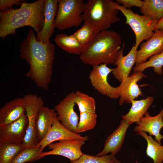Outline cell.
<instances>
[{
	"mask_svg": "<svg viewBox=\"0 0 163 163\" xmlns=\"http://www.w3.org/2000/svg\"><path fill=\"white\" fill-rule=\"evenodd\" d=\"M35 33L30 29L20 46V57L30 66L25 75L33 80L38 87L47 90L52 79L55 46L49 40L38 41Z\"/></svg>",
	"mask_w": 163,
	"mask_h": 163,
	"instance_id": "6da1fadb",
	"label": "cell"
},
{
	"mask_svg": "<svg viewBox=\"0 0 163 163\" xmlns=\"http://www.w3.org/2000/svg\"><path fill=\"white\" fill-rule=\"evenodd\" d=\"M45 0L32 3L23 2L20 8L11 7L0 12V37L2 39L14 34L20 27L29 26L37 34L42 30L44 22Z\"/></svg>",
	"mask_w": 163,
	"mask_h": 163,
	"instance_id": "7a4b0ae2",
	"label": "cell"
},
{
	"mask_svg": "<svg viewBox=\"0 0 163 163\" xmlns=\"http://www.w3.org/2000/svg\"><path fill=\"white\" fill-rule=\"evenodd\" d=\"M121 36L117 33L103 30L85 46L79 58L84 64L92 66L114 64L121 50Z\"/></svg>",
	"mask_w": 163,
	"mask_h": 163,
	"instance_id": "3957f363",
	"label": "cell"
},
{
	"mask_svg": "<svg viewBox=\"0 0 163 163\" xmlns=\"http://www.w3.org/2000/svg\"><path fill=\"white\" fill-rule=\"evenodd\" d=\"M119 10L111 7L109 0H88L86 3L83 14L84 22L88 23L100 31L120 21Z\"/></svg>",
	"mask_w": 163,
	"mask_h": 163,
	"instance_id": "277c9868",
	"label": "cell"
},
{
	"mask_svg": "<svg viewBox=\"0 0 163 163\" xmlns=\"http://www.w3.org/2000/svg\"><path fill=\"white\" fill-rule=\"evenodd\" d=\"M111 7L121 12L126 18L125 23L133 30L136 37L135 46L138 48L143 41L147 40L153 35L157 23L143 15L135 13L130 9L124 7L115 2L109 0Z\"/></svg>",
	"mask_w": 163,
	"mask_h": 163,
	"instance_id": "5b68a950",
	"label": "cell"
},
{
	"mask_svg": "<svg viewBox=\"0 0 163 163\" xmlns=\"http://www.w3.org/2000/svg\"><path fill=\"white\" fill-rule=\"evenodd\" d=\"M85 5L83 0H58L55 28L63 30L80 26L83 21Z\"/></svg>",
	"mask_w": 163,
	"mask_h": 163,
	"instance_id": "8992f818",
	"label": "cell"
},
{
	"mask_svg": "<svg viewBox=\"0 0 163 163\" xmlns=\"http://www.w3.org/2000/svg\"><path fill=\"white\" fill-rule=\"evenodd\" d=\"M23 97L25 103L28 126L22 144L25 147L34 146L38 143L35 130L36 118L39 110L44 106V103L40 97L35 94H27Z\"/></svg>",
	"mask_w": 163,
	"mask_h": 163,
	"instance_id": "52a82bcc",
	"label": "cell"
},
{
	"mask_svg": "<svg viewBox=\"0 0 163 163\" xmlns=\"http://www.w3.org/2000/svg\"><path fill=\"white\" fill-rule=\"evenodd\" d=\"M92 67L89 78L94 89L100 94L110 98L117 99L119 97L118 87L111 86L107 81L108 76L114 68H109L105 64Z\"/></svg>",
	"mask_w": 163,
	"mask_h": 163,
	"instance_id": "ba28073f",
	"label": "cell"
},
{
	"mask_svg": "<svg viewBox=\"0 0 163 163\" xmlns=\"http://www.w3.org/2000/svg\"><path fill=\"white\" fill-rule=\"evenodd\" d=\"M75 92L69 93L55 107L54 109L61 124L69 130L76 133L79 119L74 107Z\"/></svg>",
	"mask_w": 163,
	"mask_h": 163,
	"instance_id": "9c48e42d",
	"label": "cell"
},
{
	"mask_svg": "<svg viewBox=\"0 0 163 163\" xmlns=\"http://www.w3.org/2000/svg\"><path fill=\"white\" fill-rule=\"evenodd\" d=\"M57 142L52 143L48 145L50 151L42 152L39 159L49 155H56L62 156L69 159L71 161L78 159L83 154L81 151L82 146L85 141L82 140H64Z\"/></svg>",
	"mask_w": 163,
	"mask_h": 163,
	"instance_id": "30bf717a",
	"label": "cell"
},
{
	"mask_svg": "<svg viewBox=\"0 0 163 163\" xmlns=\"http://www.w3.org/2000/svg\"><path fill=\"white\" fill-rule=\"evenodd\" d=\"M147 77L142 72H134L118 86L120 99L119 103L121 105L125 103L131 104V101L139 96H144L142 92L137 83L141 79Z\"/></svg>",
	"mask_w": 163,
	"mask_h": 163,
	"instance_id": "8fae6325",
	"label": "cell"
},
{
	"mask_svg": "<svg viewBox=\"0 0 163 163\" xmlns=\"http://www.w3.org/2000/svg\"><path fill=\"white\" fill-rule=\"evenodd\" d=\"M88 139V136H82L78 133L68 130L61 124L57 117L54 119L52 126L45 137L36 145L40 146V151L42 152L46 146L56 141L82 140L85 141Z\"/></svg>",
	"mask_w": 163,
	"mask_h": 163,
	"instance_id": "7c38bea8",
	"label": "cell"
},
{
	"mask_svg": "<svg viewBox=\"0 0 163 163\" xmlns=\"http://www.w3.org/2000/svg\"><path fill=\"white\" fill-rule=\"evenodd\" d=\"M27 126L26 114L14 122L0 126V141L22 143Z\"/></svg>",
	"mask_w": 163,
	"mask_h": 163,
	"instance_id": "4fadbf2b",
	"label": "cell"
},
{
	"mask_svg": "<svg viewBox=\"0 0 163 163\" xmlns=\"http://www.w3.org/2000/svg\"><path fill=\"white\" fill-rule=\"evenodd\" d=\"M163 51V29L155 30L152 36L142 43L137 50L136 65L145 62L152 56Z\"/></svg>",
	"mask_w": 163,
	"mask_h": 163,
	"instance_id": "5bb4252c",
	"label": "cell"
},
{
	"mask_svg": "<svg viewBox=\"0 0 163 163\" xmlns=\"http://www.w3.org/2000/svg\"><path fill=\"white\" fill-rule=\"evenodd\" d=\"M58 3V0H45L44 24L41 30L37 34L36 38L38 41L46 42L54 33Z\"/></svg>",
	"mask_w": 163,
	"mask_h": 163,
	"instance_id": "9a60e30c",
	"label": "cell"
},
{
	"mask_svg": "<svg viewBox=\"0 0 163 163\" xmlns=\"http://www.w3.org/2000/svg\"><path fill=\"white\" fill-rule=\"evenodd\" d=\"M136 123V125L134 128V132H148L150 136H154L155 140L161 144V141L163 139V135L160 133L163 127V108L155 116H151L147 112L139 121Z\"/></svg>",
	"mask_w": 163,
	"mask_h": 163,
	"instance_id": "2e32d148",
	"label": "cell"
},
{
	"mask_svg": "<svg viewBox=\"0 0 163 163\" xmlns=\"http://www.w3.org/2000/svg\"><path fill=\"white\" fill-rule=\"evenodd\" d=\"M127 121L123 119L117 127L106 139L102 150L96 155H107L109 153L115 155L120 150L123 143L127 129L130 125Z\"/></svg>",
	"mask_w": 163,
	"mask_h": 163,
	"instance_id": "e0dca14e",
	"label": "cell"
},
{
	"mask_svg": "<svg viewBox=\"0 0 163 163\" xmlns=\"http://www.w3.org/2000/svg\"><path fill=\"white\" fill-rule=\"evenodd\" d=\"M123 44L117 58L114 63L117 66L112 73L114 78L120 83L124 81L130 73L133 66L136 63L137 48L134 45L129 53L123 56Z\"/></svg>",
	"mask_w": 163,
	"mask_h": 163,
	"instance_id": "ac0fdd59",
	"label": "cell"
},
{
	"mask_svg": "<svg viewBox=\"0 0 163 163\" xmlns=\"http://www.w3.org/2000/svg\"><path fill=\"white\" fill-rule=\"evenodd\" d=\"M25 114V105L23 97L13 99L0 109V126L14 122Z\"/></svg>",
	"mask_w": 163,
	"mask_h": 163,
	"instance_id": "d6986e66",
	"label": "cell"
},
{
	"mask_svg": "<svg viewBox=\"0 0 163 163\" xmlns=\"http://www.w3.org/2000/svg\"><path fill=\"white\" fill-rule=\"evenodd\" d=\"M57 117V113L54 109L44 106L39 110L35 125V130L38 142L45 137L52 126L54 119Z\"/></svg>",
	"mask_w": 163,
	"mask_h": 163,
	"instance_id": "ffe728a7",
	"label": "cell"
},
{
	"mask_svg": "<svg viewBox=\"0 0 163 163\" xmlns=\"http://www.w3.org/2000/svg\"><path fill=\"white\" fill-rule=\"evenodd\" d=\"M154 100V97L152 96L139 100H132L131 107L127 113L122 116L123 119L128 122L130 125L139 121L147 112Z\"/></svg>",
	"mask_w": 163,
	"mask_h": 163,
	"instance_id": "44dd1931",
	"label": "cell"
},
{
	"mask_svg": "<svg viewBox=\"0 0 163 163\" xmlns=\"http://www.w3.org/2000/svg\"><path fill=\"white\" fill-rule=\"evenodd\" d=\"M54 40L59 47L71 53L80 55L85 47L73 34L68 35L60 33L56 36Z\"/></svg>",
	"mask_w": 163,
	"mask_h": 163,
	"instance_id": "7402d4cb",
	"label": "cell"
},
{
	"mask_svg": "<svg viewBox=\"0 0 163 163\" xmlns=\"http://www.w3.org/2000/svg\"><path fill=\"white\" fill-rule=\"evenodd\" d=\"M136 134L141 136L146 141V155L153 160V163H162L163 145L154 139L151 136L148 135L145 132L139 131Z\"/></svg>",
	"mask_w": 163,
	"mask_h": 163,
	"instance_id": "603a6c76",
	"label": "cell"
},
{
	"mask_svg": "<svg viewBox=\"0 0 163 163\" xmlns=\"http://www.w3.org/2000/svg\"><path fill=\"white\" fill-rule=\"evenodd\" d=\"M141 12L157 23L163 18V0H144Z\"/></svg>",
	"mask_w": 163,
	"mask_h": 163,
	"instance_id": "cb8c5ba5",
	"label": "cell"
},
{
	"mask_svg": "<svg viewBox=\"0 0 163 163\" xmlns=\"http://www.w3.org/2000/svg\"><path fill=\"white\" fill-rule=\"evenodd\" d=\"M25 147L21 143L0 141V163H11Z\"/></svg>",
	"mask_w": 163,
	"mask_h": 163,
	"instance_id": "d4e9b609",
	"label": "cell"
},
{
	"mask_svg": "<svg viewBox=\"0 0 163 163\" xmlns=\"http://www.w3.org/2000/svg\"><path fill=\"white\" fill-rule=\"evenodd\" d=\"M74 101L77 105L80 113H96V104L94 99L79 91L75 92Z\"/></svg>",
	"mask_w": 163,
	"mask_h": 163,
	"instance_id": "484cf974",
	"label": "cell"
},
{
	"mask_svg": "<svg viewBox=\"0 0 163 163\" xmlns=\"http://www.w3.org/2000/svg\"><path fill=\"white\" fill-rule=\"evenodd\" d=\"M163 51L160 53L152 56L148 61L143 63L136 65L133 68L134 72H142L146 69L153 67V71L157 74L161 75L163 73Z\"/></svg>",
	"mask_w": 163,
	"mask_h": 163,
	"instance_id": "4316f807",
	"label": "cell"
},
{
	"mask_svg": "<svg viewBox=\"0 0 163 163\" xmlns=\"http://www.w3.org/2000/svg\"><path fill=\"white\" fill-rule=\"evenodd\" d=\"M41 153L40 146L25 147L18 154L11 163L34 162L39 159Z\"/></svg>",
	"mask_w": 163,
	"mask_h": 163,
	"instance_id": "83f0119b",
	"label": "cell"
},
{
	"mask_svg": "<svg viewBox=\"0 0 163 163\" xmlns=\"http://www.w3.org/2000/svg\"><path fill=\"white\" fill-rule=\"evenodd\" d=\"M98 33L96 29L91 24L84 22L82 27L72 34L85 47Z\"/></svg>",
	"mask_w": 163,
	"mask_h": 163,
	"instance_id": "f1b7e54d",
	"label": "cell"
},
{
	"mask_svg": "<svg viewBox=\"0 0 163 163\" xmlns=\"http://www.w3.org/2000/svg\"><path fill=\"white\" fill-rule=\"evenodd\" d=\"M96 113H80L79 121L76 128V133H82L93 129L97 122Z\"/></svg>",
	"mask_w": 163,
	"mask_h": 163,
	"instance_id": "f546056e",
	"label": "cell"
},
{
	"mask_svg": "<svg viewBox=\"0 0 163 163\" xmlns=\"http://www.w3.org/2000/svg\"><path fill=\"white\" fill-rule=\"evenodd\" d=\"M69 163H122L115 155L111 154L98 156L83 154L78 160Z\"/></svg>",
	"mask_w": 163,
	"mask_h": 163,
	"instance_id": "4dcf8cb0",
	"label": "cell"
},
{
	"mask_svg": "<svg viewBox=\"0 0 163 163\" xmlns=\"http://www.w3.org/2000/svg\"><path fill=\"white\" fill-rule=\"evenodd\" d=\"M115 2L118 4H123L124 7L129 9L133 6L141 8L143 4V1L141 0H116Z\"/></svg>",
	"mask_w": 163,
	"mask_h": 163,
	"instance_id": "1f68e13d",
	"label": "cell"
},
{
	"mask_svg": "<svg viewBox=\"0 0 163 163\" xmlns=\"http://www.w3.org/2000/svg\"><path fill=\"white\" fill-rule=\"evenodd\" d=\"M21 1L20 0H0V11H4Z\"/></svg>",
	"mask_w": 163,
	"mask_h": 163,
	"instance_id": "d6a6232c",
	"label": "cell"
},
{
	"mask_svg": "<svg viewBox=\"0 0 163 163\" xmlns=\"http://www.w3.org/2000/svg\"><path fill=\"white\" fill-rule=\"evenodd\" d=\"M155 29V30L163 29V18L157 23Z\"/></svg>",
	"mask_w": 163,
	"mask_h": 163,
	"instance_id": "836d02e7",
	"label": "cell"
}]
</instances>
